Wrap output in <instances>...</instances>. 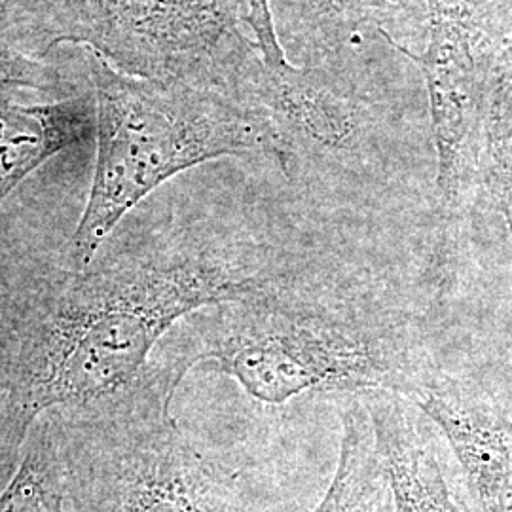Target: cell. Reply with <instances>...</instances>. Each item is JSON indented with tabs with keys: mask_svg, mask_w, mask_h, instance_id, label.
Wrapping results in <instances>:
<instances>
[{
	"mask_svg": "<svg viewBox=\"0 0 512 512\" xmlns=\"http://www.w3.org/2000/svg\"><path fill=\"white\" fill-rule=\"evenodd\" d=\"M306 275L196 311L154 355L183 378L209 365L260 403L330 391L408 399L433 368L410 321L365 296L317 291Z\"/></svg>",
	"mask_w": 512,
	"mask_h": 512,
	"instance_id": "7a4b0ae2",
	"label": "cell"
},
{
	"mask_svg": "<svg viewBox=\"0 0 512 512\" xmlns=\"http://www.w3.org/2000/svg\"><path fill=\"white\" fill-rule=\"evenodd\" d=\"M86 57L97 160L67 247L71 270H84L131 211L186 169L253 152L287 162V141L270 110L198 82L124 73L92 50Z\"/></svg>",
	"mask_w": 512,
	"mask_h": 512,
	"instance_id": "3957f363",
	"label": "cell"
},
{
	"mask_svg": "<svg viewBox=\"0 0 512 512\" xmlns=\"http://www.w3.org/2000/svg\"><path fill=\"white\" fill-rule=\"evenodd\" d=\"M92 137L93 93L25 105L0 88V209L40 165Z\"/></svg>",
	"mask_w": 512,
	"mask_h": 512,
	"instance_id": "ba28073f",
	"label": "cell"
},
{
	"mask_svg": "<svg viewBox=\"0 0 512 512\" xmlns=\"http://www.w3.org/2000/svg\"><path fill=\"white\" fill-rule=\"evenodd\" d=\"M245 6H247V25L255 35L256 48L262 55L264 63L275 73H285L293 65L287 63L283 46L277 38L270 0H245Z\"/></svg>",
	"mask_w": 512,
	"mask_h": 512,
	"instance_id": "9a60e30c",
	"label": "cell"
},
{
	"mask_svg": "<svg viewBox=\"0 0 512 512\" xmlns=\"http://www.w3.org/2000/svg\"><path fill=\"white\" fill-rule=\"evenodd\" d=\"M319 16L332 19L351 29L361 25H374L385 37L387 23L393 21V0H306Z\"/></svg>",
	"mask_w": 512,
	"mask_h": 512,
	"instance_id": "5bb4252c",
	"label": "cell"
},
{
	"mask_svg": "<svg viewBox=\"0 0 512 512\" xmlns=\"http://www.w3.org/2000/svg\"><path fill=\"white\" fill-rule=\"evenodd\" d=\"M63 86L59 71L40 61L38 57L21 52L4 38H0V88H31V90H55Z\"/></svg>",
	"mask_w": 512,
	"mask_h": 512,
	"instance_id": "7c38bea8",
	"label": "cell"
},
{
	"mask_svg": "<svg viewBox=\"0 0 512 512\" xmlns=\"http://www.w3.org/2000/svg\"><path fill=\"white\" fill-rule=\"evenodd\" d=\"M0 512H69L67 461L54 412L33 423L18 471L0 494Z\"/></svg>",
	"mask_w": 512,
	"mask_h": 512,
	"instance_id": "30bf717a",
	"label": "cell"
},
{
	"mask_svg": "<svg viewBox=\"0 0 512 512\" xmlns=\"http://www.w3.org/2000/svg\"><path fill=\"white\" fill-rule=\"evenodd\" d=\"M183 378L150 359L124 389L54 408L69 512H272L255 476L184 429Z\"/></svg>",
	"mask_w": 512,
	"mask_h": 512,
	"instance_id": "277c9868",
	"label": "cell"
},
{
	"mask_svg": "<svg viewBox=\"0 0 512 512\" xmlns=\"http://www.w3.org/2000/svg\"><path fill=\"white\" fill-rule=\"evenodd\" d=\"M211 219L116 228L84 270L48 260L14 346L4 351L29 412L128 387L186 317L306 275Z\"/></svg>",
	"mask_w": 512,
	"mask_h": 512,
	"instance_id": "6da1fadb",
	"label": "cell"
},
{
	"mask_svg": "<svg viewBox=\"0 0 512 512\" xmlns=\"http://www.w3.org/2000/svg\"><path fill=\"white\" fill-rule=\"evenodd\" d=\"M440 427L478 512H512V425L469 389L431 368L406 399Z\"/></svg>",
	"mask_w": 512,
	"mask_h": 512,
	"instance_id": "8992f818",
	"label": "cell"
},
{
	"mask_svg": "<svg viewBox=\"0 0 512 512\" xmlns=\"http://www.w3.org/2000/svg\"><path fill=\"white\" fill-rule=\"evenodd\" d=\"M376 442L393 495V512H459L439 454L421 429L414 404L393 393H368Z\"/></svg>",
	"mask_w": 512,
	"mask_h": 512,
	"instance_id": "52a82bcc",
	"label": "cell"
},
{
	"mask_svg": "<svg viewBox=\"0 0 512 512\" xmlns=\"http://www.w3.org/2000/svg\"><path fill=\"white\" fill-rule=\"evenodd\" d=\"M27 302V262L0 256V351L14 346Z\"/></svg>",
	"mask_w": 512,
	"mask_h": 512,
	"instance_id": "4fadbf2b",
	"label": "cell"
},
{
	"mask_svg": "<svg viewBox=\"0 0 512 512\" xmlns=\"http://www.w3.org/2000/svg\"><path fill=\"white\" fill-rule=\"evenodd\" d=\"M40 54L78 44L124 73L181 78L256 103L268 65L243 35L245 0H8Z\"/></svg>",
	"mask_w": 512,
	"mask_h": 512,
	"instance_id": "5b68a950",
	"label": "cell"
},
{
	"mask_svg": "<svg viewBox=\"0 0 512 512\" xmlns=\"http://www.w3.org/2000/svg\"><path fill=\"white\" fill-rule=\"evenodd\" d=\"M340 458L329 490L311 512H393V495L365 401L346 406Z\"/></svg>",
	"mask_w": 512,
	"mask_h": 512,
	"instance_id": "9c48e42d",
	"label": "cell"
},
{
	"mask_svg": "<svg viewBox=\"0 0 512 512\" xmlns=\"http://www.w3.org/2000/svg\"><path fill=\"white\" fill-rule=\"evenodd\" d=\"M37 418L19 397L8 357L0 351V494L16 475L29 431Z\"/></svg>",
	"mask_w": 512,
	"mask_h": 512,
	"instance_id": "8fae6325",
	"label": "cell"
}]
</instances>
